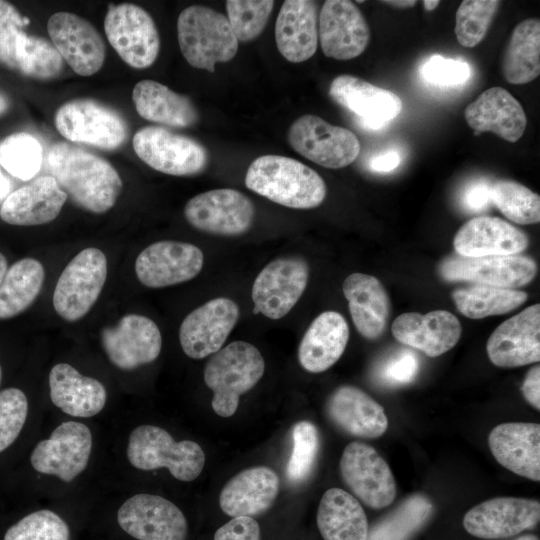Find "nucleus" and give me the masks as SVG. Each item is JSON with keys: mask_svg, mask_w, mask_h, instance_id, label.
<instances>
[{"mask_svg": "<svg viewBox=\"0 0 540 540\" xmlns=\"http://www.w3.org/2000/svg\"><path fill=\"white\" fill-rule=\"evenodd\" d=\"M47 166L59 187L78 207L105 213L116 203L122 180L105 159L66 142L54 144L47 156Z\"/></svg>", "mask_w": 540, "mask_h": 540, "instance_id": "obj_1", "label": "nucleus"}, {"mask_svg": "<svg viewBox=\"0 0 540 540\" xmlns=\"http://www.w3.org/2000/svg\"><path fill=\"white\" fill-rule=\"evenodd\" d=\"M245 185L251 191L285 207L312 209L325 199L323 178L300 161L281 155H263L248 167Z\"/></svg>", "mask_w": 540, "mask_h": 540, "instance_id": "obj_2", "label": "nucleus"}, {"mask_svg": "<svg viewBox=\"0 0 540 540\" xmlns=\"http://www.w3.org/2000/svg\"><path fill=\"white\" fill-rule=\"evenodd\" d=\"M265 369L260 351L251 343L233 341L214 353L204 368V382L212 390V408L221 417L232 416L242 394L251 390Z\"/></svg>", "mask_w": 540, "mask_h": 540, "instance_id": "obj_3", "label": "nucleus"}, {"mask_svg": "<svg viewBox=\"0 0 540 540\" xmlns=\"http://www.w3.org/2000/svg\"><path fill=\"white\" fill-rule=\"evenodd\" d=\"M177 36L186 61L209 72L215 71L217 63L232 60L238 50V40L227 17L202 5H191L181 11Z\"/></svg>", "mask_w": 540, "mask_h": 540, "instance_id": "obj_4", "label": "nucleus"}, {"mask_svg": "<svg viewBox=\"0 0 540 540\" xmlns=\"http://www.w3.org/2000/svg\"><path fill=\"white\" fill-rule=\"evenodd\" d=\"M127 458L137 469L149 471L164 467L174 478L185 482L196 479L205 464L204 451L196 442H177L165 429L147 424L130 433Z\"/></svg>", "mask_w": 540, "mask_h": 540, "instance_id": "obj_5", "label": "nucleus"}, {"mask_svg": "<svg viewBox=\"0 0 540 540\" xmlns=\"http://www.w3.org/2000/svg\"><path fill=\"white\" fill-rule=\"evenodd\" d=\"M107 258L94 247L80 251L64 268L53 293V307L64 320L75 322L93 307L107 278Z\"/></svg>", "mask_w": 540, "mask_h": 540, "instance_id": "obj_6", "label": "nucleus"}, {"mask_svg": "<svg viewBox=\"0 0 540 540\" xmlns=\"http://www.w3.org/2000/svg\"><path fill=\"white\" fill-rule=\"evenodd\" d=\"M287 140L297 153L329 169L352 164L361 150L360 141L351 130L310 114L292 123Z\"/></svg>", "mask_w": 540, "mask_h": 540, "instance_id": "obj_7", "label": "nucleus"}, {"mask_svg": "<svg viewBox=\"0 0 540 540\" xmlns=\"http://www.w3.org/2000/svg\"><path fill=\"white\" fill-rule=\"evenodd\" d=\"M58 132L72 142L113 150L127 139L125 120L114 109L92 99H74L55 113Z\"/></svg>", "mask_w": 540, "mask_h": 540, "instance_id": "obj_8", "label": "nucleus"}, {"mask_svg": "<svg viewBox=\"0 0 540 540\" xmlns=\"http://www.w3.org/2000/svg\"><path fill=\"white\" fill-rule=\"evenodd\" d=\"M104 30L111 46L129 66L145 69L157 59L159 33L153 18L142 7L131 3L110 5Z\"/></svg>", "mask_w": 540, "mask_h": 540, "instance_id": "obj_9", "label": "nucleus"}, {"mask_svg": "<svg viewBox=\"0 0 540 540\" xmlns=\"http://www.w3.org/2000/svg\"><path fill=\"white\" fill-rule=\"evenodd\" d=\"M137 156L156 171L173 176L202 172L208 152L198 141L160 126H146L133 137Z\"/></svg>", "mask_w": 540, "mask_h": 540, "instance_id": "obj_10", "label": "nucleus"}, {"mask_svg": "<svg viewBox=\"0 0 540 540\" xmlns=\"http://www.w3.org/2000/svg\"><path fill=\"white\" fill-rule=\"evenodd\" d=\"M184 215L187 222L199 231L237 236L250 229L255 207L242 192L220 188L192 197L185 205Z\"/></svg>", "mask_w": 540, "mask_h": 540, "instance_id": "obj_11", "label": "nucleus"}, {"mask_svg": "<svg viewBox=\"0 0 540 540\" xmlns=\"http://www.w3.org/2000/svg\"><path fill=\"white\" fill-rule=\"evenodd\" d=\"M308 278L309 266L301 257H281L268 263L252 286L254 313L273 320L286 316L301 298Z\"/></svg>", "mask_w": 540, "mask_h": 540, "instance_id": "obj_12", "label": "nucleus"}, {"mask_svg": "<svg viewBox=\"0 0 540 540\" xmlns=\"http://www.w3.org/2000/svg\"><path fill=\"white\" fill-rule=\"evenodd\" d=\"M92 450V434L83 423L66 421L48 439L36 444L30 463L35 471L53 475L69 483L87 467Z\"/></svg>", "mask_w": 540, "mask_h": 540, "instance_id": "obj_13", "label": "nucleus"}, {"mask_svg": "<svg viewBox=\"0 0 540 540\" xmlns=\"http://www.w3.org/2000/svg\"><path fill=\"white\" fill-rule=\"evenodd\" d=\"M340 471L346 485L367 506L381 509L393 502L394 477L373 447L356 441L349 443L342 453Z\"/></svg>", "mask_w": 540, "mask_h": 540, "instance_id": "obj_14", "label": "nucleus"}, {"mask_svg": "<svg viewBox=\"0 0 540 540\" xmlns=\"http://www.w3.org/2000/svg\"><path fill=\"white\" fill-rule=\"evenodd\" d=\"M122 530L137 540H186L187 521L182 511L159 495L136 494L117 512Z\"/></svg>", "mask_w": 540, "mask_h": 540, "instance_id": "obj_15", "label": "nucleus"}, {"mask_svg": "<svg viewBox=\"0 0 540 540\" xmlns=\"http://www.w3.org/2000/svg\"><path fill=\"white\" fill-rule=\"evenodd\" d=\"M439 273L446 281H469L501 288L524 286L536 273L535 261L523 255L465 257L453 255L444 259Z\"/></svg>", "mask_w": 540, "mask_h": 540, "instance_id": "obj_16", "label": "nucleus"}, {"mask_svg": "<svg viewBox=\"0 0 540 540\" xmlns=\"http://www.w3.org/2000/svg\"><path fill=\"white\" fill-rule=\"evenodd\" d=\"M100 339L110 362L122 370L153 362L162 348L157 324L139 314L124 315L116 325L104 327Z\"/></svg>", "mask_w": 540, "mask_h": 540, "instance_id": "obj_17", "label": "nucleus"}, {"mask_svg": "<svg viewBox=\"0 0 540 540\" xmlns=\"http://www.w3.org/2000/svg\"><path fill=\"white\" fill-rule=\"evenodd\" d=\"M203 262L204 255L197 246L164 240L147 246L139 253L135 273L146 287L163 288L195 278Z\"/></svg>", "mask_w": 540, "mask_h": 540, "instance_id": "obj_18", "label": "nucleus"}, {"mask_svg": "<svg viewBox=\"0 0 540 540\" xmlns=\"http://www.w3.org/2000/svg\"><path fill=\"white\" fill-rule=\"evenodd\" d=\"M239 319V307L231 299H212L190 312L179 328L183 352L203 359L222 348Z\"/></svg>", "mask_w": 540, "mask_h": 540, "instance_id": "obj_19", "label": "nucleus"}, {"mask_svg": "<svg viewBox=\"0 0 540 540\" xmlns=\"http://www.w3.org/2000/svg\"><path fill=\"white\" fill-rule=\"evenodd\" d=\"M318 40L325 56L351 60L365 51L369 25L354 2L327 0L318 15Z\"/></svg>", "mask_w": 540, "mask_h": 540, "instance_id": "obj_20", "label": "nucleus"}, {"mask_svg": "<svg viewBox=\"0 0 540 540\" xmlns=\"http://www.w3.org/2000/svg\"><path fill=\"white\" fill-rule=\"evenodd\" d=\"M47 30L62 58L81 76H91L102 67L106 50L98 30L88 20L70 12L54 13Z\"/></svg>", "mask_w": 540, "mask_h": 540, "instance_id": "obj_21", "label": "nucleus"}, {"mask_svg": "<svg viewBox=\"0 0 540 540\" xmlns=\"http://www.w3.org/2000/svg\"><path fill=\"white\" fill-rule=\"evenodd\" d=\"M539 519L538 500L497 497L470 509L463 518V526L472 536L501 539L534 527Z\"/></svg>", "mask_w": 540, "mask_h": 540, "instance_id": "obj_22", "label": "nucleus"}, {"mask_svg": "<svg viewBox=\"0 0 540 540\" xmlns=\"http://www.w3.org/2000/svg\"><path fill=\"white\" fill-rule=\"evenodd\" d=\"M490 361L513 368L540 360V305L534 304L501 323L486 344Z\"/></svg>", "mask_w": 540, "mask_h": 540, "instance_id": "obj_23", "label": "nucleus"}, {"mask_svg": "<svg viewBox=\"0 0 540 540\" xmlns=\"http://www.w3.org/2000/svg\"><path fill=\"white\" fill-rule=\"evenodd\" d=\"M329 95L354 113L363 127L371 130H378L396 118L403 106L394 92L348 74L333 79Z\"/></svg>", "mask_w": 540, "mask_h": 540, "instance_id": "obj_24", "label": "nucleus"}, {"mask_svg": "<svg viewBox=\"0 0 540 540\" xmlns=\"http://www.w3.org/2000/svg\"><path fill=\"white\" fill-rule=\"evenodd\" d=\"M392 334L400 343L437 357L452 349L459 341L462 326L458 318L446 310L424 315L409 312L395 318Z\"/></svg>", "mask_w": 540, "mask_h": 540, "instance_id": "obj_25", "label": "nucleus"}, {"mask_svg": "<svg viewBox=\"0 0 540 540\" xmlns=\"http://www.w3.org/2000/svg\"><path fill=\"white\" fill-rule=\"evenodd\" d=\"M464 117L474 135L492 132L511 143L522 137L527 126V117L519 101L499 86L485 90L468 104Z\"/></svg>", "mask_w": 540, "mask_h": 540, "instance_id": "obj_26", "label": "nucleus"}, {"mask_svg": "<svg viewBox=\"0 0 540 540\" xmlns=\"http://www.w3.org/2000/svg\"><path fill=\"white\" fill-rule=\"evenodd\" d=\"M528 236L498 217L479 216L464 223L454 237L458 255L465 257L516 255L526 250Z\"/></svg>", "mask_w": 540, "mask_h": 540, "instance_id": "obj_27", "label": "nucleus"}, {"mask_svg": "<svg viewBox=\"0 0 540 540\" xmlns=\"http://www.w3.org/2000/svg\"><path fill=\"white\" fill-rule=\"evenodd\" d=\"M488 444L494 458L503 467L530 480H540L539 424H499L490 432Z\"/></svg>", "mask_w": 540, "mask_h": 540, "instance_id": "obj_28", "label": "nucleus"}, {"mask_svg": "<svg viewBox=\"0 0 540 540\" xmlns=\"http://www.w3.org/2000/svg\"><path fill=\"white\" fill-rule=\"evenodd\" d=\"M67 200L52 176L39 177L13 191L0 208L1 219L11 225L36 226L53 221Z\"/></svg>", "mask_w": 540, "mask_h": 540, "instance_id": "obj_29", "label": "nucleus"}, {"mask_svg": "<svg viewBox=\"0 0 540 540\" xmlns=\"http://www.w3.org/2000/svg\"><path fill=\"white\" fill-rule=\"evenodd\" d=\"M277 474L266 466L245 469L223 487L219 504L230 517H254L267 511L279 492Z\"/></svg>", "mask_w": 540, "mask_h": 540, "instance_id": "obj_30", "label": "nucleus"}, {"mask_svg": "<svg viewBox=\"0 0 540 540\" xmlns=\"http://www.w3.org/2000/svg\"><path fill=\"white\" fill-rule=\"evenodd\" d=\"M275 41L280 54L289 62L310 59L318 47V8L315 1L287 0L275 24Z\"/></svg>", "mask_w": 540, "mask_h": 540, "instance_id": "obj_31", "label": "nucleus"}, {"mask_svg": "<svg viewBox=\"0 0 540 540\" xmlns=\"http://www.w3.org/2000/svg\"><path fill=\"white\" fill-rule=\"evenodd\" d=\"M326 411L337 427L356 437H380L388 426L383 407L354 386L334 390L327 400Z\"/></svg>", "mask_w": 540, "mask_h": 540, "instance_id": "obj_32", "label": "nucleus"}, {"mask_svg": "<svg viewBox=\"0 0 540 540\" xmlns=\"http://www.w3.org/2000/svg\"><path fill=\"white\" fill-rule=\"evenodd\" d=\"M49 388L52 403L73 417L95 416L102 411L107 400L106 389L100 381L80 374L67 363L52 367Z\"/></svg>", "mask_w": 540, "mask_h": 540, "instance_id": "obj_33", "label": "nucleus"}, {"mask_svg": "<svg viewBox=\"0 0 540 540\" xmlns=\"http://www.w3.org/2000/svg\"><path fill=\"white\" fill-rule=\"evenodd\" d=\"M342 289L357 331L367 339L380 337L390 314V299L382 283L374 276L353 273Z\"/></svg>", "mask_w": 540, "mask_h": 540, "instance_id": "obj_34", "label": "nucleus"}, {"mask_svg": "<svg viewBox=\"0 0 540 540\" xmlns=\"http://www.w3.org/2000/svg\"><path fill=\"white\" fill-rule=\"evenodd\" d=\"M348 340L345 318L336 311H325L306 330L298 348L299 363L311 373L326 371L342 356Z\"/></svg>", "mask_w": 540, "mask_h": 540, "instance_id": "obj_35", "label": "nucleus"}, {"mask_svg": "<svg viewBox=\"0 0 540 540\" xmlns=\"http://www.w3.org/2000/svg\"><path fill=\"white\" fill-rule=\"evenodd\" d=\"M132 100L137 113L150 122L186 128L198 121L196 107L187 96L157 81L138 82L133 88Z\"/></svg>", "mask_w": 540, "mask_h": 540, "instance_id": "obj_36", "label": "nucleus"}, {"mask_svg": "<svg viewBox=\"0 0 540 540\" xmlns=\"http://www.w3.org/2000/svg\"><path fill=\"white\" fill-rule=\"evenodd\" d=\"M317 526L324 540H367L369 530L359 501L340 488H330L323 494Z\"/></svg>", "mask_w": 540, "mask_h": 540, "instance_id": "obj_37", "label": "nucleus"}, {"mask_svg": "<svg viewBox=\"0 0 540 540\" xmlns=\"http://www.w3.org/2000/svg\"><path fill=\"white\" fill-rule=\"evenodd\" d=\"M505 80L527 84L540 74V21L525 19L514 28L502 60Z\"/></svg>", "mask_w": 540, "mask_h": 540, "instance_id": "obj_38", "label": "nucleus"}, {"mask_svg": "<svg viewBox=\"0 0 540 540\" xmlns=\"http://www.w3.org/2000/svg\"><path fill=\"white\" fill-rule=\"evenodd\" d=\"M45 277L44 267L34 258H23L7 269L0 283V319L24 312L37 298Z\"/></svg>", "mask_w": 540, "mask_h": 540, "instance_id": "obj_39", "label": "nucleus"}, {"mask_svg": "<svg viewBox=\"0 0 540 540\" xmlns=\"http://www.w3.org/2000/svg\"><path fill=\"white\" fill-rule=\"evenodd\" d=\"M452 297L464 316L482 319L511 312L522 305L528 296L524 291L475 284L455 290Z\"/></svg>", "mask_w": 540, "mask_h": 540, "instance_id": "obj_40", "label": "nucleus"}, {"mask_svg": "<svg viewBox=\"0 0 540 540\" xmlns=\"http://www.w3.org/2000/svg\"><path fill=\"white\" fill-rule=\"evenodd\" d=\"M432 511L426 496L414 494L368 530L367 540H408L428 521Z\"/></svg>", "mask_w": 540, "mask_h": 540, "instance_id": "obj_41", "label": "nucleus"}, {"mask_svg": "<svg viewBox=\"0 0 540 540\" xmlns=\"http://www.w3.org/2000/svg\"><path fill=\"white\" fill-rule=\"evenodd\" d=\"M492 203L512 222L521 225L540 221V197L526 186L511 180L492 183Z\"/></svg>", "mask_w": 540, "mask_h": 540, "instance_id": "obj_42", "label": "nucleus"}, {"mask_svg": "<svg viewBox=\"0 0 540 540\" xmlns=\"http://www.w3.org/2000/svg\"><path fill=\"white\" fill-rule=\"evenodd\" d=\"M63 68V58L46 39L23 34L17 51V70L31 78L48 80Z\"/></svg>", "mask_w": 540, "mask_h": 540, "instance_id": "obj_43", "label": "nucleus"}, {"mask_svg": "<svg viewBox=\"0 0 540 540\" xmlns=\"http://www.w3.org/2000/svg\"><path fill=\"white\" fill-rule=\"evenodd\" d=\"M42 160V147L30 134L14 133L0 141V166L15 178L32 179L39 172Z\"/></svg>", "mask_w": 540, "mask_h": 540, "instance_id": "obj_44", "label": "nucleus"}, {"mask_svg": "<svg viewBox=\"0 0 540 540\" xmlns=\"http://www.w3.org/2000/svg\"><path fill=\"white\" fill-rule=\"evenodd\" d=\"M499 5L496 0L462 1L455 15L458 42L467 48L477 46L485 38Z\"/></svg>", "mask_w": 540, "mask_h": 540, "instance_id": "obj_45", "label": "nucleus"}, {"mask_svg": "<svg viewBox=\"0 0 540 540\" xmlns=\"http://www.w3.org/2000/svg\"><path fill=\"white\" fill-rule=\"evenodd\" d=\"M272 0H228L227 19L237 40L248 42L264 30L273 10Z\"/></svg>", "mask_w": 540, "mask_h": 540, "instance_id": "obj_46", "label": "nucleus"}, {"mask_svg": "<svg viewBox=\"0 0 540 540\" xmlns=\"http://www.w3.org/2000/svg\"><path fill=\"white\" fill-rule=\"evenodd\" d=\"M3 540H70V530L57 513L43 509L10 526Z\"/></svg>", "mask_w": 540, "mask_h": 540, "instance_id": "obj_47", "label": "nucleus"}, {"mask_svg": "<svg viewBox=\"0 0 540 540\" xmlns=\"http://www.w3.org/2000/svg\"><path fill=\"white\" fill-rule=\"evenodd\" d=\"M292 453L286 475L290 482L299 483L310 474L319 451V434L309 421H300L292 429Z\"/></svg>", "mask_w": 540, "mask_h": 540, "instance_id": "obj_48", "label": "nucleus"}, {"mask_svg": "<svg viewBox=\"0 0 540 540\" xmlns=\"http://www.w3.org/2000/svg\"><path fill=\"white\" fill-rule=\"evenodd\" d=\"M28 415V400L18 388L0 392V453L19 436Z\"/></svg>", "mask_w": 540, "mask_h": 540, "instance_id": "obj_49", "label": "nucleus"}, {"mask_svg": "<svg viewBox=\"0 0 540 540\" xmlns=\"http://www.w3.org/2000/svg\"><path fill=\"white\" fill-rule=\"evenodd\" d=\"M24 18L9 2L0 0V64L17 70V51L25 33Z\"/></svg>", "mask_w": 540, "mask_h": 540, "instance_id": "obj_50", "label": "nucleus"}, {"mask_svg": "<svg viewBox=\"0 0 540 540\" xmlns=\"http://www.w3.org/2000/svg\"><path fill=\"white\" fill-rule=\"evenodd\" d=\"M421 74L427 82L433 85L457 87L466 83L470 78L471 68L465 61L435 54L423 63Z\"/></svg>", "mask_w": 540, "mask_h": 540, "instance_id": "obj_51", "label": "nucleus"}, {"mask_svg": "<svg viewBox=\"0 0 540 540\" xmlns=\"http://www.w3.org/2000/svg\"><path fill=\"white\" fill-rule=\"evenodd\" d=\"M418 368L417 355L409 349H402L381 364L378 378L386 385H404L415 378Z\"/></svg>", "mask_w": 540, "mask_h": 540, "instance_id": "obj_52", "label": "nucleus"}, {"mask_svg": "<svg viewBox=\"0 0 540 540\" xmlns=\"http://www.w3.org/2000/svg\"><path fill=\"white\" fill-rule=\"evenodd\" d=\"M214 540H260V527L253 517H235L215 532Z\"/></svg>", "mask_w": 540, "mask_h": 540, "instance_id": "obj_53", "label": "nucleus"}, {"mask_svg": "<svg viewBox=\"0 0 540 540\" xmlns=\"http://www.w3.org/2000/svg\"><path fill=\"white\" fill-rule=\"evenodd\" d=\"M490 183L486 179H478L470 182L461 195V203L469 212L478 213L486 210L492 203Z\"/></svg>", "mask_w": 540, "mask_h": 540, "instance_id": "obj_54", "label": "nucleus"}, {"mask_svg": "<svg viewBox=\"0 0 540 540\" xmlns=\"http://www.w3.org/2000/svg\"><path fill=\"white\" fill-rule=\"evenodd\" d=\"M521 391L526 399L534 408L540 410V366L532 367L523 381Z\"/></svg>", "mask_w": 540, "mask_h": 540, "instance_id": "obj_55", "label": "nucleus"}, {"mask_svg": "<svg viewBox=\"0 0 540 540\" xmlns=\"http://www.w3.org/2000/svg\"><path fill=\"white\" fill-rule=\"evenodd\" d=\"M400 156L396 151H387L372 157L369 168L378 173H387L394 170L400 163Z\"/></svg>", "mask_w": 540, "mask_h": 540, "instance_id": "obj_56", "label": "nucleus"}, {"mask_svg": "<svg viewBox=\"0 0 540 540\" xmlns=\"http://www.w3.org/2000/svg\"><path fill=\"white\" fill-rule=\"evenodd\" d=\"M10 189V183L7 177L2 173L0 166V199L3 198Z\"/></svg>", "mask_w": 540, "mask_h": 540, "instance_id": "obj_57", "label": "nucleus"}, {"mask_svg": "<svg viewBox=\"0 0 540 540\" xmlns=\"http://www.w3.org/2000/svg\"><path fill=\"white\" fill-rule=\"evenodd\" d=\"M383 3L396 6L399 8H409V7H413L417 2L414 0H411V1L410 0H403V1L394 0V1H383Z\"/></svg>", "mask_w": 540, "mask_h": 540, "instance_id": "obj_58", "label": "nucleus"}, {"mask_svg": "<svg viewBox=\"0 0 540 540\" xmlns=\"http://www.w3.org/2000/svg\"><path fill=\"white\" fill-rule=\"evenodd\" d=\"M9 106L10 101L8 97L4 93L0 92V116L7 112Z\"/></svg>", "mask_w": 540, "mask_h": 540, "instance_id": "obj_59", "label": "nucleus"}, {"mask_svg": "<svg viewBox=\"0 0 540 540\" xmlns=\"http://www.w3.org/2000/svg\"><path fill=\"white\" fill-rule=\"evenodd\" d=\"M7 259L6 257L0 252V283L2 282L4 275L7 271Z\"/></svg>", "mask_w": 540, "mask_h": 540, "instance_id": "obj_60", "label": "nucleus"}, {"mask_svg": "<svg viewBox=\"0 0 540 540\" xmlns=\"http://www.w3.org/2000/svg\"><path fill=\"white\" fill-rule=\"evenodd\" d=\"M440 4L439 0H424L423 7L426 11H433Z\"/></svg>", "mask_w": 540, "mask_h": 540, "instance_id": "obj_61", "label": "nucleus"}, {"mask_svg": "<svg viewBox=\"0 0 540 540\" xmlns=\"http://www.w3.org/2000/svg\"><path fill=\"white\" fill-rule=\"evenodd\" d=\"M515 540H539V538L535 535L529 534V535H523Z\"/></svg>", "mask_w": 540, "mask_h": 540, "instance_id": "obj_62", "label": "nucleus"}, {"mask_svg": "<svg viewBox=\"0 0 540 540\" xmlns=\"http://www.w3.org/2000/svg\"><path fill=\"white\" fill-rule=\"evenodd\" d=\"M1 379H2V369H1V365H0V384H1Z\"/></svg>", "mask_w": 540, "mask_h": 540, "instance_id": "obj_63", "label": "nucleus"}]
</instances>
